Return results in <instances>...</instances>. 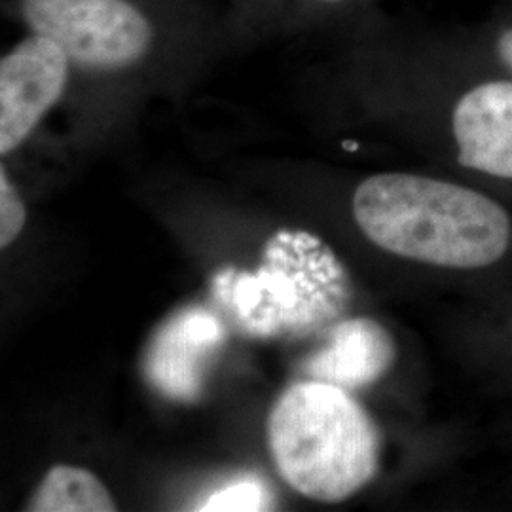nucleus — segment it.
<instances>
[{"mask_svg":"<svg viewBox=\"0 0 512 512\" xmlns=\"http://www.w3.org/2000/svg\"><path fill=\"white\" fill-rule=\"evenodd\" d=\"M272 495L268 488L255 478L236 480L203 501L200 511L211 512H255L268 511Z\"/></svg>","mask_w":512,"mask_h":512,"instance_id":"9d476101","label":"nucleus"},{"mask_svg":"<svg viewBox=\"0 0 512 512\" xmlns=\"http://www.w3.org/2000/svg\"><path fill=\"white\" fill-rule=\"evenodd\" d=\"M289 245L283 249V239H274L268 264L256 274L220 275V293L256 332L304 325L315 313H332L342 296L344 274L325 245L308 234L289 236Z\"/></svg>","mask_w":512,"mask_h":512,"instance_id":"7ed1b4c3","label":"nucleus"},{"mask_svg":"<svg viewBox=\"0 0 512 512\" xmlns=\"http://www.w3.org/2000/svg\"><path fill=\"white\" fill-rule=\"evenodd\" d=\"M325 2H340V0H325Z\"/></svg>","mask_w":512,"mask_h":512,"instance_id":"ddd939ff","label":"nucleus"},{"mask_svg":"<svg viewBox=\"0 0 512 512\" xmlns=\"http://www.w3.org/2000/svg\"><path fill=\"white\" fill-rule=\"evenodd\" d=\"M19 6L33 35L52 40L88 71L133 67L154 42L152 23L129 0H21Z\"/></svg>","mask_w":512,"mask_h":512,"instance_id":"20e7f679","label":"nucleus"},{"mask_svg":"<svg viewBox=\"0 0 512 512\" xmlns=\"http://www.w3.org/2000/svg\"><path fill=\"white\" fill-rule=\"evenodd\" d=\"M69 69L63 50L38 35L0 57V156L16 150L61 99Z\"/></svg>","mask_w":512,"mask_h":512,"instance_id":"39448f33","label":"nucleus"},{"mask_svg":"<svg viewBox=\"0 0 512 512\" xmlns=\"http://www.w3.org/2000/svg\"><path fill=\"white\" fill-rule=\"evenodd\" d=\"M459 164L512 179V82H488L465 93L454 110Z\"/></svg>","mask_w":512,"mask_h":512,"instance_id":"0eeeda50","label":"nucleus"},{"mask_svg":"<svg viewBox=\"0 0 512 512\" xmlns=\"http://www.w3.org/2000/svg\"><path fill=\"white\" fill-rule=\"evenodd\" d=\"M268 446L277 473L294 492L340 503L378 473L382 439L346 389L310 380L277 399L268 418Z\"/></svg>","mask_w":512,"mask_h":512,"instance_id":"f03ea898","label":"nucleus"},{"mask_svg":"<svg viewBox=\"0 0 512 512\" xmlns=\"http://www.w3.org/2000/svg\"><path fill=\"white\" fill-rule=\"evenodd\" d=\"M224 338V329L211 311H181L160 330L147 355L150 382L177 401H192L203 384V370Z\"/></svg>","mask_w":512,"mask_h":512,"instance_id":"423d86ee","label":"nucleus"},{"mask_svg":"<svg viewBox=\"0 0 512 512\" xmlns=\"http://www.w3.org/2000/svg\"><path fill=\"white\" fill-rule=\"evenodd\" d=\"M497 54L501 57V61L512 71V29L505 31L499 42H497Z\"/></svg>","mask_w":512,"mask_h":512,"instance_id":"f8f14e48","label":"nucleus"},{"mask_svg":"<svg viewBox=\"0 0 512 512\" xmlns=\"http://www.w3.org/2000/svg\"><path fill=\"white\" fill-rule=\"evenodd\" d=\"M29 511L110 512L116 503L97 476L71 465H57L40 482Z\"/></svg>","mask_w":512,"mask_h":512,"instance_id":"1a4fd4ad","label":"nucleus"},{"mask_svg":"<svg viewBox=\"0 0 512 512\" xmlns=\"http://www.w3.org/2000/svg\"><path fill=\"white\" fill-rule=\"evenodd\" d=\"M395 361L389 332L372 319H351L332 330L327 346L306 363L311 380L359 389L378 382Z\"/></svg>","mask_w":512,"mask_h":512,"instance_id":"6e6552de","label":"nucleus"},{"mask_svg":"<svg viewBox=\"0 0 512 512\" xmlns=\"http://www.w3.org/2000/svg\"><path fill=\"white\" fill-rule=\"evenodd\" d=\"M27 220L25 203L18 188L0 165V251L18 239Z\"/></svg>","mask_w":512,"mask_h":512,"instance_id":"9b49d317","label":"nucleus"},{"mask_svg":"<svg viewBox=\"0 0 512 512\" xmlns=\"http://www.w3.org/2000/svg\"><path fill=\"white\" fill-rule=\"evenodd\" d=\"M366 238L393 255L444 268H484L505 255L507 213L458 184L406 173L366 179L353 196Z\"/></svg>","mask_w":512,"mask_h":512,"instance_id":"f257e3e1","label":"nucleus"}]
</instances>
